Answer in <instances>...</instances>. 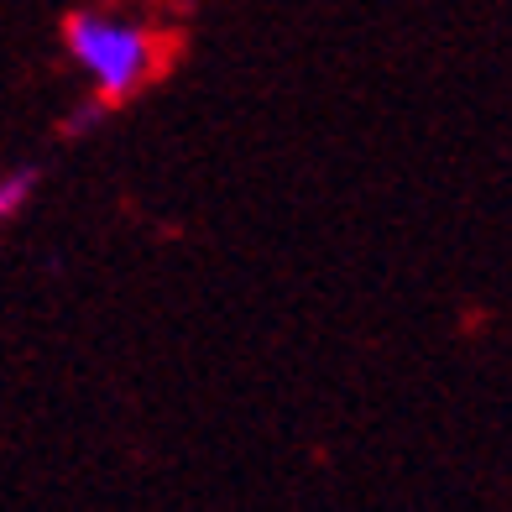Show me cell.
Here are the masks:
<instances>
[{
  "label": "cell",
  "instance_id": "obj_1",
  "mask_svg": "<svg viewBox=\"0 0 512 512\" xmlns=\"http://www.w3.org/2000/svg\"><path fill=\"white\" fill-rule=\"evenodd\" d=\"M63 42L105 105H126L157 74V58H162L157 37L142 21H121L105 11H74L63 21Z\"/></svg>",
  "mask_w": 512,
  "mask_h": 512
},
{
  "label": "cell",
  "instance_id": "obj_2",
  "mask_svg": "<svg viewBox=\"0 0 512 512\" xmlns=\"http://www.w3.org/2000/svg\"><path fill=\"white\" fill-rule=\"evenodd\" d=\"M32 194H37V168H11V173H0V220L21 215V209L32 204Z\"/></svg>",
  "mask_w": 512,
  "mask_h": 512
},
{
  "label": "cell",
  "instance_id": "obj_3",
  "mask_svg": "<svg viewBox=\"0 0 512 512\" xmlns=\"http://www.w3.org/2000/svg\"><path fill=\"white\" fill-rule=\"evenodd\" d=\"M110 110H115V105H105L100 95H89V100H84V105H79V110L63 121V136H89V131H95V126L105 121Z\"/></svg>",
  "mask_w": 512,
  "mask_h": 512
}]
</instances>
